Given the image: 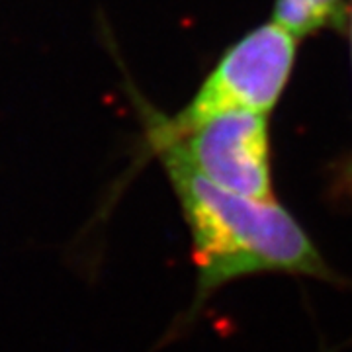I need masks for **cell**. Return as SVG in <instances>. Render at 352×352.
<instances>
[{
	"label": "cell",
	"mask_w": 352,
	"mask_h": 352,
	"mask_svg": "<svg viewBox=\"0 0 352 352\" xmlns=\"http://www.w3.org/2000/svg\"><path fill=\"white\" fill-rule=\"evenodd\" d=\"M349 18L344 0H276L272 20L300 39L325 28L342 30Z\"/></svg>",
	"instance_id": "cell-4"
},
{
	"label": "cell",
	"mask_w": 352,
	"mask_h": 352,
	"mask_svg": "<svg viewBox=\"0 0 352 352\" xmlns=\"http://www.w3.org/2000/svg\"><path fill=\"white\" fill-rule=\"evenodd\" d=\"M296 53L298 38L272 20L245 34L221 55L182 112L166 118L147 110L173 135H182L204 120L229 110L268 116L288 85Z\"/></svg>",
	"instance_id": "cell-2"
},
{
	"label": "cell",
	"mask_w": 352,
	"mask_h": 352,
	"mask_svg": "<svg viewBox=\"0 0 352 352\" xmlns=\"http://www.w3.org/2000/svg\"><path fill=\"white\" fill-rule=\"evenodd\" d=\"M184 215L196 264V292L184 325L217 289L239 278L280 272L340 284L296 217L276 200H256L201 176L175 141L147 131Z\"/></svg>",
	"instance_id": "cell-1"
},
{
	"label": "cell",
	"mask_w": 352,
	"mask_h": 352,
	"mask_svg": "<svg viewBox=\"0 0 352 352\" xmlns=\"http://www.w3.org/2000/svg\"><path fill=\"white\" fill-rule=\"evenodd\" d=\"M145 129L175 141L188 163L221 188L256 200H272L270 139L264 113H215L182 135H173L145 110Z\"/></svg>",
	"instance_id": "cell-3"
},
{
	"label": "cell",
	"mask_w": 352,
	"mask_h": 352,
	"mask_svg": "<svg viewBox=\"0 0 352 352\" xmlns=\"http://www.w3.org/2000/svg\"><path fill=\"white\" fill-rule=\"evenodd\" d=\"M349 36H351V53H352V2H351V18H349Z\"/></svg>",
	"instance_id": "cell-5"
}]
</instances>
